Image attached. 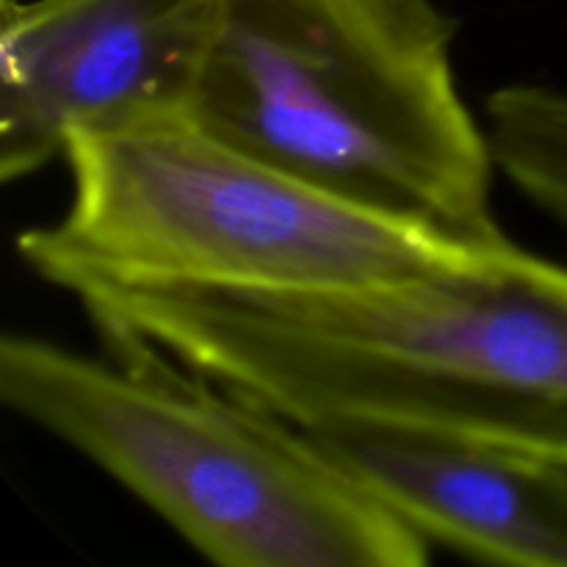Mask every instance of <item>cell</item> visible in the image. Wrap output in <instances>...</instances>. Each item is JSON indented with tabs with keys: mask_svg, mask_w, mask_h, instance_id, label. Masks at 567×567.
Masks as SVG:
<instances>
[{
	"mask_svg": "<svg viewBox=\"0 0 567 567\" xmlns=\"http://www.w3.org/2000/svg\"><path fill=\"white\" fill-rule=\"evenodd\" d=\"M310 435L430 546L493 565L567 567V471L393 432Z\"/></svg>",
	"mask_w": 567,
	"mask_h": 567,
	"instance_id": "obj_6",
	"label": "cell"
},
{
	"mask_svg": "<svg viewBox=\"0 0 567 567\" xmlns=\"http://www.w3.org/2000/svg\"><path fill=\"white\" fill-rule=\"evenodd\" d=\"M454 33L435 0H216L188 116L349 203L498 238V169Z\"/></svg>",
	"mask_w": 567,
	"mask_h": 567,
	"instance_id": "obj_2",
	"label": "cell"
},
{
	"mask_svg": "<svg viewBox=\"0 0 567 567\" xmlns=\"http://www.w3.org/2000/svg\"><path fill=\"white\" fill-rule=\"evenodd\" d=\"M111 352L205 377L310 432L374 430L567 471V266L502 236L352 291L83 282Z\"/></svg>",
	"mask_w": 567,
	"mask_h": 567,
	"instance_id": "obj_1",
	"label": "cell"
},
{
	"mask_svg": "<svg viewBox=\"0 0 567 567\" xmlns=\"http://www.w3.org/2000/svg\"><path fill=\"white\" fill-rule=\"evenodd\" d=\"M214 22L216 0H3L0 177L75 136L188 116Z\"/></svg>",
	"mask_w": 567,
	"mask_h": 567,
	"instance_id": "obj_5",
	"label": "cell"
},
{
	"mask_svg": "<svg viewBox=\"0 0 567 567\" xmlns=\"http://www.w3.org/2000/svg\"><path fill=\"white\" fill-rule=\"evenodd\" d=\"M64 161L70 208L17 238L22 264L61 291H352L454 269L502 238L471 241L349 203L192 116L75 136Z\"/></svg>",
	"mask_w": 567,
	"mask_h": 567,
	"instance_id": "obj_4",
	"label": "cell"
},
{
	"mask_svg": "<svg viewBox=\"0 0 567 567\" xmlns=\"http://www.w3.org/2000/svg\"><path fill=\"white\" fill-rule=\"evenodd\" d=\"M496 169L567 241V92L509 83L485 103Z\"/></svg>",
	"mask_w": 567,
	"mask_h": 567,
	"instance_id": "obj_7",
	"label": "cell"
},
{
	"mask_svg": "<svg viewBox=\"0 0 567 567\" xmlns=\"http://www.w3.org/2000/svg\"><path fill=\"white\" fill-rule=\"evenodd\" d=\"M0 402L221 567H419L430 543L308 430L155 354L0 338Z\"/></svg>",
	"mask_w": 567,
	"mask_h": 567,
	"instance_id": "obj_3",
	"label": "cell"
}]
</instances>
